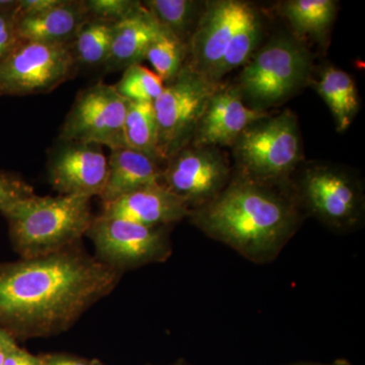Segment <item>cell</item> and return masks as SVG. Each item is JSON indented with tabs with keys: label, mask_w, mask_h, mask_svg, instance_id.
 Instances as JSON below:
<instances>
[{
	"label": "cell",
	"mask_w": 365,
	"mask_h": 365,
	"mask_svg": "<svg viewBox=\"0 0 365 365\" xmlns=\"http://www.w3.org/2000/svg\"><path fill=\"white\" fill-rule=\"evenodd\" d=\"M63 0H19L18 7L14 11L16 18L38 16L47 13L60 6Z\"/></svg>",
	"instance_id": "30"
},
{
	"label": "cell",
	"mask_w": 365,
	"mask_h": 365,
	"mask_svg": "<svg viewBox=\"0 0 365 365\" xmlns=\"http://www.w3.org/2000/svg\"><path fill=\"white\" fill-rule=\"evenodd\" d=\"M33 194V187L19 175L0 172V207Z\"/></svg>",
	"instance_id": "28"
},
{
	"label": "cell",
	"mask_w": 365,
	"mask_h": 365,
	"mask_svg": "<svg viewBox=\"0 0 365 365\" xmlns=\"http://www.w3.org/2000/svg\"><path fill=\"white\" fill-rule=\"evenodd\" d=\"M91 198L24 197L0 207L9 239L21 259L47 256L79 244L93 220Z\"/></svg>",
	"instance_id": "3"
},
{
	"label": "cell",
	"mask_w": 365,
	"mask_h": 365,
	"mask_svg": "<svg viewBox=\"0 0 365 365\" xmlns=\"http://www.w3.org/2000/svg\"><path fill=\"white\" fill-rule=\"evenodd\" d=\"M18 4L19 0H0V14L14 13Z\"/></svg>",
	"instance_id": "35"
},
{
	"label": "cell",
	"mask_w": 365,
	"mask_h": 365,
	"mask_svg": "<svg viewBox=\"0 0 365 365\" xmlns=\"http://www.w3.org/2000/svg\"><path fill=\"white\" fill-rule=\"evenodd\" d=\"M270 116L267 111L250 108L237 86L218 85L209 100L190 145L194 148L232 146L242 132Z\"/></svg>",
	"instance_id": "14"
},
{
	"label": "cell",
	"mask_w": 365,
	"mask_h": 365,
	"mask_svg": "<svg viewBox=\"0 0 365 365\" xmlns=\"http://www.w3.org/2000/svg\"><path fill=\"white\" fill-rule=\"evenodd\" d=\"M337 6L334 0H289L282 11L295 33L322 41L335 21Z\"/></svg>",
	"instance_id": "20"
},
{
	"label": "cell",
	"mask_w": 365,
	"mask_h": 365,
	"mask_svg": "<svg viewBox=\"0 0 365 365\" xmlns=\"http://www.w3.org/2000/svg\"><path fill=\"white\" fill-rule=\"evenodd\" d=\"M188 57V45L162 26V31L151 43L146 59L163 83L176 78Z\"/></svg>",
	"instance_id": "25"
},
{
	"label": "cell",
	"mask_w": 365,
	"mask_h": 365,
	"mask_svg": "<svg viewBox=\"0 0 365 365\" xmlns=\"http://www.w3.org/2000/svg\"><path fill=\"white\" fill-rule=\"evenodd\" d=\"M313 58L302 40L280 35L252 55L237 88L245 103L266 111L279 106L311 83Z\"/></svg>",
	"instance_id": "4"
},
{
	"label": "cell",
	"mask_w": 365,
	"mask_h": 365,
	"mask_svg": "<svg viewBox=\"0 0 365 365\" xmlns=\"http://www.w3.org/2000/svg\"><path fill=\"white\" fill-rule=\"evenodd\" d=\"M127 102L114 86L104 83L81 91L66 118L60 143H81L125 148L124 122Z\"/></svg>",
	"instance_id": "10"
},
{
	"label": "cell",
	"mask_w": 365,
	"mask_h": 365,
	"mask_svg": "<svg viewBox=\"0 0 365 365\" xmlns=\"http://www.w3.org/2000/svg\"><path fill=\"white\" fill-rule=\"evenodd\" d=\"M88 18L85 1L63 0L47 13L16 18V32L24 42L69 45Z\"/></svg>",
	"instance_id": "18"
},
{
	"label": "cell",
	"mask_w": 365,
	"mask_h": 365,
	"mask_svg": "<svg viewBox=\"0 0 365 365\" xmlns=\"http://www.w3.org/2000/svg\"><path fill=\"white\" fill-rule=\"evenodd\" d=\"M312 83L328 106L336 130L339 133L348 130L360 108L359 91L352 76L343 69L329 66L323 68L319 78Z\"/></svg>",
	"instance_id": "19"
},
{
	"label": "cell",
	"mask_w": 365,
	"mask_h": 365,
	"mask_svg": "<svg viewBox=\"0 0 365 365\" xmlns=\"http://www.w3.org/2000/svg\"><path fill=\"white\" fill-rule=\"evenodd\" d=\"M85 4L88 18L117 24L133 14L143 2L136 0H86Z\"/></svg>",
	"instance_id": "27"
},
{
	"label": "cell",
	"mask_w": 365,
	"mask_h": 365,
	"mask_svg": "<svg viewBox=\"0 0 365 365\" xmlns=\"http://www.w3.org/2000/svg\"><path fill=\"white\" fill-rule=\"evenodd\" d=\"M91 365H103L101 364L100 361H98V360H91Z\"/></svg>",
	"instance_id": "37"
},
{
	"label": "cell",
	"mask_w": 365,
	"mask_h": 365,
	"mask_svg": "<svg viewBox=\"0 0 365 365\" xmlns=\"http://www.w3.org/2000/svg\"><path fill=\"white\" fill-rule=\"evenodd\" d=\"M115 23L86 19L69 48L78 66H105L111 49Z\"/></svg>",
	"instance_id": "21"
},
{
	"label": "cell",
	"mask_w": 365,
	"mask_h": 365,
	"mask_svg": "<svg viewBox=\"0 0 365 365\" xmlns=\"http://www.w3.org/2000/svg\"><path fill=\"white\" fill-rule=\"evenodd\" d=\"M304 217L290 181L268 184L239 173L215 199L188 216L204 235L257 265L275 261Z\"/></svg>",
	"instance_id": "2"
},
{
	"label": "cell",
	"mask_w": 365,
	"mask_h": 365,
	"mask_svg": "<svg viewBox=\"0 0 365 365\" xmlns=\"http://www.w3.org/2000/svg\"><path fill=\"white\" fill-rule=\"evenodd\" d=\"M232 175L220 148L189 145L165 163L162 184L193 210L215 199Z\"/></svg>",
	"instance_id": "11"
},
{
	"label": "cell",
	"mask_w": 365,
	"mask_h": 365,
	"mask_svg": "<svg viewBox=\"0 0 365 365\" xmlns=\"http://www.w3.org/2000/svg\"><path fill=\"white\" fill-rule=\"evenodd\" d=\"M160 162L132 148L112 150L108 158V175L100 197L102 204L113 202L137 190L162 182Z\"/></svg>",
	"instance_id": "16"
},
{
	"label": "cell",
	"mask_w": 365,
	"mask_h": 365,
	"mask_svg": "<svg viewBox=\"0 0 365 365\" xmlns=\"http://www.w3.org/2000/svg\"><path fill=\"white\" fill-rule=\"evenodd\" d=\"M18 347V343L13 336L0 328V365H4L9 355Z\"/></svg>",
	"instance_id": "33"
},
{
	"label": "cell",
	"mask_w": 365,
	"mask_h": 365,
	"mask_svg": "<svg viewBox=\"0 0 365 365\" xmlns=\"http://www.w3.org/2000/svg\"><path fill=\"white\" fill-rule=\"evenodd\" d=\"M261 39V21L258 14L252 7L241 25L235 31L227 52L210 76V81L220 83L228 72L244 66L254 54Z\"/></svg>",
	"instance_id": "24"
},
{
	"label": "cell",
	"mask_w": 365,
	"mask_h": 365,
	"mask_svg": "<svg viewBox=\"0 0 365 365\" xmlns=\"http://www.w3.org/2000/svg\"><path fill=\"white\" fill-rule=\"evenodd\" d=\"M252 7L248 2L239 0L206 2L188 42L189 61L186 64L210 78Z\"/></svg>",
	"instance_id": "12"
},
{
	"label": "cell",
	"mask_w": 365,
	"mask_h": 365,
	"mask_svg": "<svg viewBox=\"0 0 365 365\" xmlns=\"http://www.w3.org/2000/svg\"><path fill=\"white\" fill-rule=\"evenodd\" d=\"M194 0H148L144 6L165 30L188 45L205 4Z\"/></svg>",
	"instance_id": "22"
},
{
	"label": "cell",
	"mask_w": 365,
	"mask_h": 365,
	"mask_svg": "<svg viewBox=\"0 0 365 365\" xmlns=\"http://www.w3.org/2000/svg\"><path fill=\"white\" fill-rule=\"evenodd\" d=\"M114 86L125 100L153 103L162 93L165 83L155 71L143 64H134L125 69L121 79Z\"/></svg>",
	"instance_id": "26"
},
{
	"label": "cell",
	"mask_w": 365,
	"mask_h": 365,
	"mask_svg": "<svg viewBox=\"0 0 365 365\" xmlns=\"http://www.w3.org/2000/svg\"><path fill=\"white\" fill-rule=\"evenodd\" d=\"M23 42L16 32L14 13L0 14V64Z\"/></svg>",
	"instance_id": "29"
},
{
	"label": "cell",
	"mask_w": 365,
	"mask_h": 365,
	"mask_svg": "<svg viewBox=\"0 0 365 365\" xmlns=\"http://www.w3.org/2000/svg\"><path fill=\"white\" fill-rule=\"evenodd\" d=\"M124 139L126 148L139 151L160 163L157 119L153 103L127 102Z\"/></svg>",
	"instance_id": "23"
},
{
	"label": "cell",
	"mask_w": 365,
	"mask_h": 365,
	"mask_svg": "<svg viewBox=\"0 0 365 365\" xmlns=\"http://www.w3.org/2000/svg\"><path fill=\"white\" fill-rule=\"evenodd\" d=\"M280 365H353L349 360L347 359H336L332 362H316V361H295L290 364H284Z\"/></svg>",
	"instance_id": "34"
},
{
	"label": "cell",
	"mask_w": 365,
	"mask_h": 365,
	"mask_svg": "<svg viewBox=\"0 0 365 365\" xmlns=\"http://www.w3.org/2000/svg\"><path fill=\"white\" fill-rule=\"evenodd\" d=\"M237 173L255 181L285 184L302 162L297 115L285 110L252 124L234 145Z\"/></svg>",
	"instance_id": "5"
},
{
	"label": "cell",
	"mask_w": 365,
	"mask_h": 365,
	"mask_svg": "<svg viewBox=\"0 0 365 365\" xmlns=\"http://www.w3.org/2000/svg\"><path fill=\"white\" fill-rule=\"evenodd\" d=\"M220 83L186 63L176 78L165 83L160 97L153 103L160 163H167L191 144L197 125Z\"/></svg>",
	"instance_id": "7"
},
{
	"label": "cell",
	"mask_w": 365,
	"mask_h": 365,
	"mask_svg": "<svg viewBox=\"0 0 365 365\" xmlns=\"http://www.w3.org/2000/svg\"><path fill=\"white\" fill-rule=\"evenodd\" d=\"M290 185L304 215L336 234H348L364 225V186L343 168L311 163L299 177L290 178Z\"/></svg>",
	"instance_id": "6"
},
{
	"label": "cell",
	"mask_w": 365,
	"mask_h": 365,
	"mask_svg": "<svg viewBox=\"0 0 365 365\" xmlns=\"http://www.w3.org/2000/svg\"><path fill=\"white\" fill-rule=\"evenodd\" d=\"M101 215L118 217L145 227H170L188 217L190 208L165 186L151 185L102 205Z\"/></svg>",
	"instance_id": "15"
},
{
	"label": "cell",
	"mask_w": 365,
	"mask_h": 365,
	"mask_svg": "<svg viewBox=\"0 0 365 365\" xmlns=\"http://www.w3.org/2000/svg\"><path fill=\"white\" fill-rule=\"evenodd\" d=\"M162 31V26L148 9H138L115 25L111 49L105 63L106 71H125L134 64H141L153 41Z\"/></svg>",
	"instance_id": "17"
},
{
	"label": "cell",
	"mask_w": 365,
	"mask_h": 365,
	"mask_svg": "<svg viewBox=\"0 0 365 365\" xmlns=\"http://www.w3.org/2000/svg\"><path fill=\"white\" fill-rule=\"evenodd\" d=\"M169 365H193V364H189V362H187L186 360L180 359V360H178V361L174 362V364H170Z\"/></svg>",
	"instance_id": "36"
},
{
	"label": "cell",
	"mask_w": 365,
	"mask_h": 365,
	"mask_svg": "<svg viewBox=\"0 0 365 365\" xmlns=\"http://www.w3.org/2000/svg\"><path fill=\"white\" fill-rule=\"evenodd\" d=\"M4 365H42V359L18 347L9 355Z\"/></svg>",
	"instance_id": "31"
},
{
	"label": "cell",
	"mask_w": 365,
	"mask_h": 365,
	"mask_svg": "<svg viewBox=\"0 0 365 365\" xmlns=\"http://www.w3.org/2000/svg\"><path fill=\"white\" fill-rule=\"evenodd\" d=\"M68 45L21 42L0 64V96L47 93L76 74Z\"/></svg>",
	"instance_id": "9"
},
{
	"label": "cell",
	"mask_w": 365,
	"mask_h": 365,
	"mask_svg": "<svg viewBox=\"0 0 365 365\" xmlns=\"http://www.w3.org/2000/svg\"><path fill=\"white\" fill-rule=\"evenodd\" d=\"M122 275L79 244L47 256L0 263V328L16 340L66 332L111 294Z\"/></svg>",
	"instance_id": "1"
},
{
	"label": "cell",
	"mask_w": 365,
	"mask_h": 365,
	"mask_svg": "<svg viewBox=\"0 0 365 365\" xmlns=\"http://www.w3.org/2000/svg\"><path fill=\"white\" fill-rule=\"evenodd\" d=\"M42 365H91V361L66 354H49L41 356Z\"/></svg>",
	"instance_id": "32"
},
{
	"label": "cell",
	"mask_w": 365,
	"mask_h": 365,
	"mask_svg": "<svg viewBox=\"0 0 365 365\" xmlns=\"http://www.w3.org/2000/svg\"><path fill=\"white\" fill-rule=\"evenodd\" d=\"M108 175V158L97 144L61 143L52 153L48 176L59 195L100 196Z\"/></svg>",
	"instance_id": "13"
},
{
	"label": "cell",
	"mask_w": 365,
	"mask_h": 365,
	"mask_svg": "<svg viewBox=\"0 0 365 365\" xmlns=\"http://www.w3.org/2000/svg\"><path fill=\"white\" fill-rule=\"evenodd\" d=\"M170 227H145L118 217L98 215L86 235L96 258L120 272L163 263L172 256Z\"/></svg>",
	"instance_id": "8"
}]
</instances>
